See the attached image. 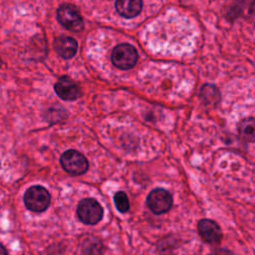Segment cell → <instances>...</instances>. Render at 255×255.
<instances>
[{
	"label": "cell",
	"mask_w": 255,
	"mask_h": 255,
	"mask_svg": "<svg viewBox=\"0 0 255 255\" xmlns=\"http://www.w3.org/2000/svg\"><path fill=\"white\" fill-rule=\"evenodd\" d=\"M114 199L116 207L120 212L125 213L129 209V201L127 194L124 191L117 192L114 196Z\"/></svg>",
	"instance_id": "cell-14"
},
{
	"label": "cell",
	"mask_w": 255,
	"mask_h": 255,
	"mask_svg": "<svg viewBox=\"0 0 255 255\" xmlns=\"http://www.w3.org/2000/svg\"><path fill=\"white\" fill-rule=\"evenodd\" d=\"M115 6L120 15L125 18H132L140 13L142 2L140 0H118Z\"/></svg>",
	"instance_id": "cell-10"
},
{
	"label": "cell",
	"mask_w": 255,
	"mask_h": 255,
	"mask_svg": "<svg viewBox=\"0 0 255 255\" xmlns=\"http://www.w3.org/2000/svg\"><path fill=\"white\" fill-rule=\"evenodd\" d=\"M101 241L96 237L87 238L83 243V250L87 255H101L103 250Z\"/></svg>",
	"instance_id": "cell-12"
},
{
	"label": "cell",
	"mask_w": 255,
	"mask_h": 255,
	"mask_svg": "<svg viewBox=\"0 0 255 255\" xmlns=\"http://www.w3.org/2000/svg\"><path fill=\"white\" fill-rule=\"evenodd\" d=\"M200 97L207 103L216 102V98L219 100V93L217 89L210 85H205L202 87L200 92Z\"/></svg>",
	"instance_id": "cell-13"
},
{
	"label": "cell",
	"mask_w": 255,
	"mask_h": 255,
	"mask_svg": "<svg viewBox=\"0 0 255 255\" xmlns=\"http://www.w3.org/2000/svg\"><path fill=\"white\" fill-rule=\"evenodd\" d=\"M60 162L63 168L71 174L80 175L84 174L89 167L87 158L79 151L70 149L65 151L60 158Z\"/></svg>",
	"instance_id": "cell-5"
},
{
	"label": "cell",
	"mask_w": 255,
	"mask_h": 255,
	"mask_svg": "<svg viewBox=\"0 0 255 255\" xmlns=\"http://www.w3.org/2000/svg\"><path fill=\"white\" fill-rule=\"evenodd\" d=\"M56 94L65 101H74L81 96L79 86L68 76L61 77L55 84Z\"/></svg>",
	"instance_id": "cell-8"
},
{
	"label": "cell",
	"mask_w": 255,
	"mask_h": 255,
	"mask_svg": "<svg viewBox=\"0 0 255 255\" xmlns=\"http://www.w3.org/2000/svg\"><path fill=\"white\" fill-rule=\"evenodd\" d=\"M26 207L33 212H43L51 202L49 191L41 185H33L27 189L24 195Z\"/></svg>",
	"instance_id": "cell-1"
},
{
	"label": "cell",
	"mask_w": 255,
	"mask_h": 255,
	"mask_svg": "<svg viewBox=\"0 0 255 255\" xmlns=\"http://www.w3.org/2000/svg\"><path fill=\"white\" fill-rule=\"evenodd\" d=\"M146 204L153 213L162 214L171 208L172 196L163 188H155L149 192L146 198Z\"/></svg>",
	"instance_id": "cell-6"
},
{
	"label": "cell",
	"mask_w": 255,
	"mask_h": 255,
	"mask_svg": "<svg viewBox=\"0 0 255 255\" xmlns=\"http://www.w3.org/2000/svg\"><path fill=\"white\" fill-rule=\"evenodd\" d=\"M54 46L59 56L64 59H71L76 55L78 43L72 37L61 36L55 40Z\"/></svg>",
	"instance_id": "cell-9"
},
{
	"label": "cell",
	"mask_w": 255,
	"mask_h": 255,
	"mask_svg": "<svg viewBox=\"0 0 255 255\" xmlns=\"http://www.w3.org/2000/svg\"><path fill=\"white\" fill-rule=\"evenodd\" d=\"M210 255H233V253L225 248H219L214 250Z\"/></svg>",
	"instance_id": "cell-15"
},
{
	"label": "cell",
	"mask_w": 255,
	"mask_h": 255,
	"mask_svg": "<svg viewBox=\"0 0 255 255\" xmlns=\"http://www.w3.org/2000/svg\"><path fill=\"white\" fill-rule=\"evenodd\" d=\"M237 130L241 138L249 142H255V118L243 119L238 124Z\"/></svg>",
	"instance_id": "cell-11"
},
{
	"label": "cell",
	"mask_w": 255,
	"mask_h": 255,
	"mask_svg": "<svg viewBox=\"0 0 255 255\" xmlns=\"http://www.w3.org/2000/svg\"><path fill=\"white\" fill-rule=\"evenodd\" d=\"M58 21L62 26L73 32H80L84 28V21L79 10L72 4H63L58 8Z\"/></svg>",
	"instance_id": "cell-3"
},
{
	"label": "cell",
	"mask_w": 255,
	"mask_h": 255,
	"mask_svg": "<svg viewBox=\"0 0 255 255\" xmlns=\"http://www.w3.org/2000/svg\"><path fill=\"white\" fill-rule=\"evenodd\" d=\"M249 17L253 23H255V1L252 2L251 7L249 9Z\"/></svg>",
	"instance_id": "cell-16"
},
{
	"label": "cell",
	"mask_w": 255,
	"mask_h": 255,
	"mask_svg": "<svg viewBox=\"0 0 255 255\" xmlns=\"http://www.w3.org/2000/svg\"><path fill=\"white\" fill-rule=\"evenodd\" d=\"M197 230L201 239L209 244H217L222 239V231L219 225L211 219H201L197 223Z\"/></svg>",
	"instance_id": "cell-7"
},
{
	"label": "cell",
	"mask_w": 255,
	"mask_h": 255,
	"mask_svg": "<svg viewBox=\"0 0 255 255\" xmlns=\"http://www.w3.org/2000/svg\"><path fill=\"white\" fill-rule=\"evenodd\" d=\"M137 61V52L135 48L129 44H120L116 46L112 53L113 64L121 70H128L132 68Z\"/></svg>",
	"instance_id": "cell-4"
},
{
	"label": "cell",
	"mask_w": 255,
	"mask_h": 255,
	"mask_svg": "<svg viewBox=\"0 0 255 255\" xmlns=\"http://www.w3.org/2000/svg\"><path fill=\"white\" fill-rule=\"evenodd\" d=\"M103 207L93 198H86L80 201L77 208V215L79 219L88 225H94L103 218Z\"/></svg>",
	"instance_id": "cell-2"
},
{
	"label": "cell",
	"mask_w": 255,
	"mask_h": 255,
	"mask_svg": "<svg viewBox=\"0 0 255 255\" xmlns=\"http://www.w3.org/2000/svg\"><path fill=\"white\" fill-rule=\"evenodd\" d=\"M0 255H7V251L2 244H0Z\"/></svg>",
	"instance_id": "cell-17"
}]
</instances>
